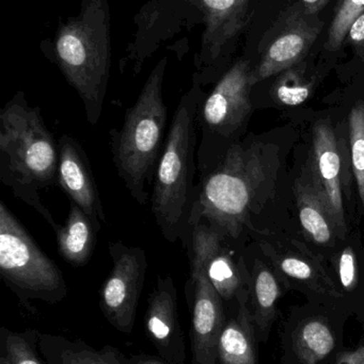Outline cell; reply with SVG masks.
I'll list each match as a JSON object with an SVG mask.
<instances>
[{"label": "cell", "instance_id": "cell-1", "mask_svg": "<svg viewBox=\"0 0 364 364\" xmlns=\"http://www.w3.org/2000/svg\"><path fill=\"white\" fill-rule=\"evenodd\" d=\"M59 149L40 107H31L23 91L0 110V181L15 198L36 210L57 231L40 191L58 186Z\"/></svg>", "mask_w": 364, "mask_h": 364}, {"label": "cell", "instance_id": "cell-2", "mask_svg": "<svg viewBox=\"0 0 364 364\" xmlns=\"http://www.w3.org/2000/svg\"><path fill=\"white\" fill-rule=\"evenodd\" d=\"M199 83L192 81L177 105L156 168L151 211L162 237L169 243L180 241L187 247L192 231L190 218L198 195L197 115L205 98Z\"/></svg>", "mask_w": 364, "mask_h": 364}, {"label": "cell", "instance_id": "cell-3", "mask_svg": "<svg viewBox=\"0 0 364 364\" xmlns=\"http://www.w3.org/2000/svg\"><path fill=\"white\" fill-rule=\"evenodd\" d=\"M53 60L83 102L88 123H98L111 68L108 0H81L80 11L58 27Z\"/></svg>", "mask_w": 364, "mask_h": 364}, {"label": "cell", "instance_id": "cell-4", "mask_svg": "<svg viewBox=\"0 0 364 364\" xmlns=\"http://www.w3.org/2000/svg\"><path fill=\"white\" fill-rule=\"evenodd\" d=\"M167 64V58L158 61L136 102L126 109L123 125L109 132L111 156L118 176L140 205L151 200L147 186L153 184L166 141L168 113L162 89Z\"/></svg>", "mask_w": 364, "mask_h": 364}, {"label": "cell", "instance_id": "cell-5", "mask_svg": "<svg viewBox=\"0 0 364 364\" xmlns=\"http://www.w3.org/2000/svg\"><path fill=\"white\" fill-rule=\"evenodd\" d=\"M265 183V160L256 143H235L217 168L201 177L190 231L200 220L236 240L260 200Z\"/></svg>", "mask_w": 364, "mask_h": 364}, {"label": "cell", "instance_id": "cell-6", "mask_svg": "<svg viewBox=\"0 0 364 364\" xmlns=\"http://www.w3.org/2000/svg\"><path fill=\"white\" fill-rule=\"evenodd\" d=\"M0 276L32 314V301L56 305L68 296L61 269L38 247L4 201L0 203Z\"/></svg>", "mask_w": 364, "mask_h": 364}, {"label": "cell", "instance_id": "cell-7", "mask_svg": "<svg viewBox=\"0 0 364 364\" xmlns=\"http://www.w3.org/2000/svg\"><path fill=\"white\" fill-rule=\"evenodd\" d=\"M247 60H239L216 83L199 108L197 125L200 143L197 149L199 178L217 168L251 111L250 77Z\"/></svg>", "mask_w": 364, "mask_h": 364}, {"label": "cell", "instance_id": "cell-8", "mask_svg": "<svg viewBox=\"0 0 364 364\" xmlns=\"http://www.w3.org/2000/svg\"><path fill=\"white\" fill-rule=\"evenodd\" d=\"M212 230L209 223L201 220L192 228L186 247L189 276L184 293L190 314V364H222L219 359V336L226 312L224 301L209 282L205 269Z\"/></svg>", "mask_w": 364, "mask_h": 364}, {"label": "cell", "instance_id": "cell-9", "mask_svg": "<svg viewBox=\"0 0 364 364\" xmlns=\"http://www.w3.org/2000/svg\"><path fill=\"white\" fill-rule=\"evenodd\" d=\"M108 250L113 267L100 287V309L115 331L130 333L147 277V252L122 241L109 243Z\"/></svg>", "mask_w": 364, "mask_h": 364}, {"label": "cell", "instance_id": "cell-10", "mask_svg": "<svg viewBox=\"0 0 364 364\" xmlns=\"http://www.w3.org/2000/svg\"><path fill=\"white\" fill-rule=\"evenodd\" d=\"M145 335L157 355L170 364H186V344L177 309V290L170 274L158 275L150 293Z\"/></svg>", "mask_w": 364, "mask_h": 364}, {"label": "cell", "instance_id": "cell-11", "mask_svg": "<svg viewBox=\"0 0 364 364\" xmlns=\"http://www.w3.org/2000/svg\"><path fill=\"white\" fill-rule=\"evenodd\" d=\"M58 149V186L91 218L100 232L107 224V216L87 153L76 139L66 134L60 136Z\"/></svg>", "mask_w": 364, "mask_h": 364}, {"label": "cell", "instance_id": "cell-12", "mask_svg": "<svg viewBox=\"0 0 364 364\" xmlns=\"http://www.w3.org/2000/svg\"><path fill=\"white\" fill-rule=\"evenodd\" d=\"M311 183L331 212L340 237L346 233L341 190V160L337 138L331 124L321 121L314 126L311 156Z\"/></svg>", "mask_w": 364, "mask_h": 364}, {"label": "cell", "instance_id": "cell-13", "mask_svg": "<svg viewBox=\"0 0 364 364\" xmlns=\"http://www.w3.org/2000/svg\"><path fill=\"white\" fill-rule=\"evenodd\" d=\"M320 32V26L306 21H295L271 43L260 64L252 70L250 83L260 81L288 70L307 55Z\"/></svg>", "mask_w": 364, "mask_h": 364}, {"label": "cell", "instance_id": "cell-14", "mask_svg": "<svg viewBox=\"0 0 364 364\" xmlns=\"http://www.w3.org/2000/svg\"><path fill=\"white\" fill-rule=\"evenodd\" d=\"M236 314H226L219 336V359L222 364H259L256 331L249 308V293L245 288L235 299Z\"/></svg>", "mask_w": 364, "mask_h": 364}, {"label": "cell", "instance_id": "cell-15", "mask_svg": "<svg viewBox=\"0 0 364 364\" xmlns=\"http://www.w3.org/2000/svg\"><path fill=\"white\" fill-rule=\"evenodd\" d=\"M41 355L47 364H128V357L115 346L95 348L81 339L41 333Z\"/></svg>", "mask_w": 364, "mask_h": 364}, {"label": "cell", "instance_id": "cell-16", "mask_svg": "<svg viewBox=\"0 0 364 364\" xmlns=\"http://www.w3.org/2000/svg\"><path fill=\"white\" fill-rule=\"evenodd\" d=\"M55 233L58 254L66 263L74 267L89 263L95 250L98 232L91 218L74 201L70 200L66 224Z\"/></svg>", "mask_w": 364, "mask_h": 364}, {"label": "cell", "instance_id": "cell-17", "mask_svg": "<svg viewBox=\"0 0 364 364\" xmlns=\"http://www.w3.org/2000/svg\"><path fill=\"white\" fill-rule=\"evenodd\" d=\"M212 229L205 263L207 277L222 301H232L236 299L239 291L245 288V279L239 265L233 260L232 255L224 248L227 237L215 227L212 226Z\"/></svg>", "mask_w": 364, "mask_h": 364}, {"label": "cell", "instance_id": "cell-18", "mask_svg": "<svg viewBox=\"0 0 364 364\" xmlns=\"http://www.w3.org/2000/svg\"><path fill=\"white\" fill-rule=\"evenodd\" d=\"M295 195L299 220L306 232L321 245L333 242V233H337L335 223L313 184L307 181H297Z\"/></svg>", "mask_w": 364, "mask_h": 364}, {"label": "cell", "instance_id": "cell-19", "mask_svg": "<svg viewBox=\"0 0 364 364\" xmlns=\"http://www.w3.org/2000/svg\"><path fill=\"white\" fill-rule=\"evenodd\" d=\"M251 306H249L256 325V337L266 341L276 316V306L280 288L275 276L269 269L256 271L251 284Z\"/></svg>", "mask_w": 364, "mask_h": 364}, {"label": "cell", "instance_id": "cell-20", "mask_svg": "<svg viewBox=\"0 0 364 364\" xmlns=\"http://www.w3.org/2000/svg\"><path fill=\"white\" fill-rule=\"evenodd\" d=\"M295 352L303 364H318L331 354L335 336L329 325L321 318L306 321L296 333Z\"/></svg>", "mask_w": 364, "mask_h": 364}, {"label": "cell", "instance_id": "cell-21", "mask_svg": "<svg viewBox=\"0 0 364 364\" xmlns=\"http://www.w3.org/2000/svg\"><path fill=\"white\" fill-rule=\"evenodd\" d=\"M41 331L0 328V364H47L38 348Z\"/></svg>", "mask_w": 364, "mask_h": 364}, {"label": "cell", "instance_id": "cell-22", "mask_svg": "<svg viewBox=\"0 0 364 364\" xmlns=\"http://www.w3.org/2000/svg\"><path fill=\"white\" fill-rule=\"evenodd\" d=\"M350 142L353 168L364 212V102L359 100L350 113Z\"/></svg>", "mask_w": 364, "mask_h": 364}, {"label": "cell", "instance_id": "cell-23", "mask_svg": "<svg viewBox=\"0 0 364 364\" xmlns=\"http://www.w3.org/2000/svg\"><path fill=\"white\" fill-rule=\"evenodd\" d=\"M364 12V0H341L328 32L326 48L338 50L343 44L350 26Z\"/></svg>", "mask_w": 364, "mask_h": 364}, {"label": "cell", "instance_id": "cell-24", "mask_svg": "<svg viewBox=\"0 0 364 364\" xmlns=\"http://www.w3.org/2000/svg\"><path fill=\"white\" fill-rule=\"evenodd\" d=\"M311 85L306 82L296 70L288 68L276 83L274 95L286 106H299L309 98Z\"/></svg>", "mask_w": 364, "mask_h": 364}, {"label": "cell", "instance_id": "cell-25", "mask_svg": "<svg viewBox=\"0 0 364 364\" xmlns=\"http://www.w3.org/2000/svg\"><path fill=\"white\" fill-rule=\"evenodd\" d=\"M339 276L342 286L350 291L357 284V259L352 247L344 248L339 259Z\"/></svg>", "mask_w": 364, "mask_h": 364}, {"label": "cell", "instance_id": "cell-26", "mask_svg": "<svg viewBox=\"0 0 364 364\" xmlns=\"http://www.w3.org/2000/svg\"><path fill=\"white\" fill-rule=\"evenodd\" d=\"M280 269L288 277L301 282H311L316 279L313 267L296 257H286L280 262Z\"/></svg>", "mask_w": 364, "mask_h": 364}, {"label": "cell", "instance_id": "cell-27", "mask_svg": "<svg viewBox=\"0 0 364 364\" xmlns=\"http://www.w3.org/2000/svg\"><path fill=\"white\" fill-rule=\"evenodd\" d=\"M348 36L357 48L364 49V12L355 19Z\"/></svg>", "mask_w": 364, "mask_h": 364}, {"label": "cell", "instance_id": "cell-28", "mask_svg": "<svg viewBox=\"0 0 364 364\" xmlns=\"http://www.w3.org/2000/svg\"><path fill=\"white\" fill-rule=\"evenodd\" d=\"M128 364H170L158 355L141 354L128 357Z\"/></svg>", "mask_w": 364, "mask_h": 364}, {"label": "cell", "instance_id": "cell-29", "mask_svg": "<svg viewBox=\"0 0 364 364\" xmlns=\"http://www.w3.org/2000/svg\"><path fill=\"white\" fill-rule=\"evenodd\" d=\"M337 364H364V346L355 352L342 355Z\"/></svg>", "mask_w": 364, "mask_h": 364}, {"label": "cell", "instance_id": "cell-30", "mask_svg": "<svg viewBox=\"0 0 364 364\" xmlns=\"http://www.w3.org/2000/svg\"><path fill=\"white\" fill-rule=\"evenodd\" d=\"M301 1L305 4L308 14H314V13L322 10L329 0H301Z\"/></svg>", "mask_w": 364, "mask_h": 364}]
</instances>
